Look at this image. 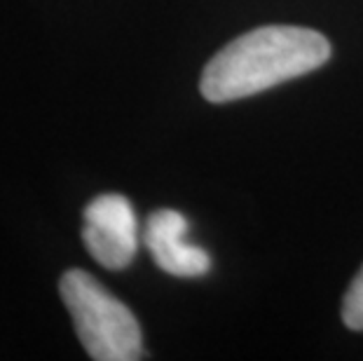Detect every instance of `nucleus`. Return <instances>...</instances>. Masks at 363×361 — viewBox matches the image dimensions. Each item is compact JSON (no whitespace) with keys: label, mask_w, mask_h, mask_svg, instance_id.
<instances>
[{"label":"nucleus","mask_w":363,"mask_h":361,"mask_svg":"<svg viewBox=\"0 0 363 361\" xmlns=\"http://www.w3.org/2000/svg\"><path fill=\"white\" fill-rule=\"evenodd\" d=\"M342 321L352 328V331H363V267L345 294Z\"/></svg>","instance_id":"obj_5"},{"label":"nucleus","mask_w":363,"mask_h":361,"mask_svg":"<svg viewBox=\"0 0 363 361\" xmlns=\"http://www.w3.org/2000/svg\"><path fill=\"white\" fill-rule=\"evenodd\" d=\"M330 59L321 33L303 26H262L239 35L206 64L199 89L211 104H228L316 71Z\"/></svg>","instance_id":"obj_1"},{"label":"nucleus","mask_w":363,"mask_h":361,"mask_svg":"<svg viewBox=\"0 0 363 361\" xmlns=\"http://www.w3.org/2000/svg\"><path fill=\"white\" fill-rule=\"evenodd\" d=\"M84 247L108 270H122L136 256L138 221L134 206L122 195H99L84 209Z\"/></svg>","instance_id":"obj_3"},{"label":"nucleus","mask_w":363,"mask_h":361,"mask_svg":"<svg viewBox=\"0 0 363 361\" xmlns=\"http://www.w3.org/2000/svg\"><path fill=\"white\" fill-rule=\"evenodd\" d=\"M145 244L160 270L174 277H202L211 270V256L202 247L188 244V221L174 209L150 213Z\"/></svg>","instance_id":"obj_4"},{"label":"nucleus","mask_w":363,"mask_h":361,"mask_svg":"<svg viewBox=\"0 0 363 361\" xmlns=\"http://www.w3.org/2000/svg\"><path fill=\"white\" fill-rule=\"evenodd\" d=\"M59 291L91 359L136 361L143 357L141 326L134 312L89 272L68 270L59 282Z\"/></svg>","instance_id":"obj_2"}]
</instances>
